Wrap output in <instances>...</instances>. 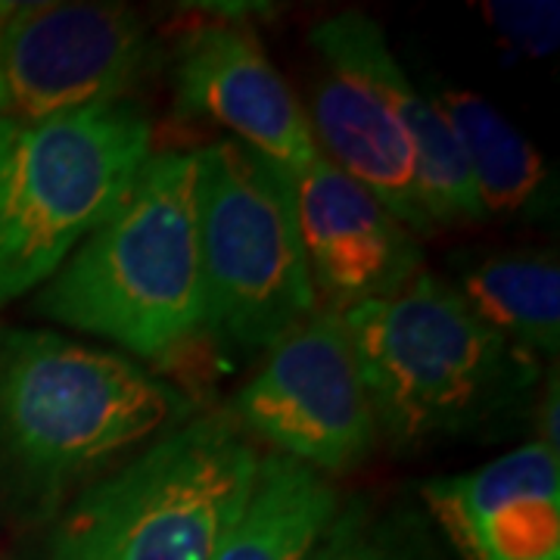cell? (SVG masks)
<instances>
[{
    "mask_svg": "<svg viewBox=\"0 0 560 560\" xmlns=\"http://www.w3.org/2000/svg\"><path fill=\"white\" fill-rule=\"evenodd\" d=\"M259 460L228 415H190L84 486L40 560H215Z\"/></svg>",
    "mask_w": 560,
    "mask_h": 560,
    "instance_id": "cell-4",
    "label": "cell"
},
{
    "mask_svg": "<svg viewBox=\"0 0 560 560\" xmlns=\"http://www.w3.org/2000/svg\"><path fill=\"white\" fill-rule=\"evenodd\" d=\"M458 296L529 355H558L560 265L548 253H492L460 261Z\"/></svg>",
    "mask_w": 560,
    "mask_h": 560,
    "instance_id": "cell-16",
    "label": "cell"
},
{
    "mask_svg": "<svg viewBox=\"0 0 560 560\" xmlns=\"http://www.w3.org/2000/svg\"><path fill=\"white\" fill-rule=\"evenodd\" d=\"M420 495L464 560H560V460L529 442Z\"/></svg>",
    "mask_w": 560,
    "mask_h": 560,
    "instance_id": "cell-11",
    "label": "cell"
},
{
    "mask_svg": "<svg viewBox=\"0 0 560 560\" xmlns=\"http://www.w3.org/2000/svg\"><path fill=\"white\" fill-rule=\"evenodd\" d=\"M156 62L160 44L125 3H16L0 32V119L125 103Z\"/></svg>",
    "mask_w": 560,
    "mask_h": 560,
    "instance_id": "cell-8",
    "label": "cell"
},
{
    "mask_svg": "<svg viewBox=\"0 0 560 560\" xmlns=\"http://www.w3.org/2000/svg\"><path fill=\"white\" fill-rule=\"evenodd\" d=\"M228 418L318 474H349L381 440L340 312L318 308L265 355Z\"/></svg>",
    "mask_w": 560,
    "mask_h": 560,
    "instance_id": "cell-7",
    "label": "cell"
},
{
    "mask_svg": "<svg viewBox=\"0 0 560 560\" xmlns=\"http://www.w3.org/2000/svg\"><path fill=\"white\" fill-rule=\"evenodd\" d=\"M482 10L501 38L529 57H548L558 47V3H486Z\"/></svg>",
    "mask_w": 560,
    "mask_h": 560,
    "instance_id": "cell-18",
    "label": "cell"
},
{
    "mask_svg": "<svg viewBox=\"0 0 560 560\" xmlns=\"http://www.w3.org/2000/svg\"><path fill=\"white\" fill-rule=\"evenodd\" d=\"M197 156V228L202 259V337L224 352H271L318 312L293 172L237 140Z\"/></svg>",
    "mask_w": 560,
    "mask_h": 560,
    "instance_id": "cell-6",
    "label": "cell"
},
{
    "mask_svg": "<svg viewBox=\"0 0 560 560\" xmlns=\"http://www.w3.org/2000/svg\"><path fill=\"white\" fill-rule=\"evenodd\" d=\"M13 7H16V3H3V0H0V32H3V22H7V16L13 13Z\"/></svg>",
    "mask_w": 560,
    "mask_h": 560,
    "instance_id": "cell-20",
    "label": "cell"
},
{
    "mask_svg": "<svg viewBox=\"0 0 560 560\" xmlns=\"http://www.w3.org/2000/svg\"><path fill=\"white\" fill-rule=\"evenodd\" d=\"M302 246L318 300L352 312L386 300L423 271L420 241L364 187L320 156L293 175Z\"/></svg>",
    "mask_w": 560,
    "mask_h": 560,
    "instance_id": "cell-10",
    "label": "cell"
},
{
    "mask_svg": "<svg viewBox=\"0 0 560 560\" xmlns=\"http://www.w3.org/2000/svg\"><path fill=\"white\" fill-rule=\"evenodd\" d=\"M342 320L377 430L399 448L480 433L517 411L539 381L536 355L495 334L430 271Z\"/></svg>",
    "mask_w": 560,
    "mask_h": 560,
    "instance_id": "cell-2",
    "label": "cell"
},
{
    "mask_svg": "<svg viewBox=\"0 0 560 560\" xmlns=\"http://www.w3.org/2000/svg\"><path fill=\"white\" fill-rule=\"evenodd\" d=\"M172 84L178 116L219 125L287 172L300 175L320 160L293 88L237 22H202L187 32L175 50Z\"/></svg>",
    "mask_w": 560,
    "mask_h": 560,
    "instance_id": "cell-9",
    "label": "cell"
},
{
    "mask_svg": "<svg viewBox=\"0 0 560 560\" xmlns=\"http://www.w3.org/2000/svg\"><path fill=\"white\" fill-rule=\"evenodd\" d=\"M153 156L138 103L0 119V305L44 287L116 212Z\"/></svg>",
    "mask_w": 560,
    "mask_h": 560,
    "instance_id": "cell-5",
    "label": "cell"
},
{
    "mask_svg": "<svg viewBox=\"0 0 560 560\" xmlns=\"http://www.w3.org/2000/svg\"><path fill=\"white\" fill-rule=\"evenodd\" d=\"M308 125L320 156L364 187L415 237L433 234L418 187L415 147L374 84L327 66L312 94Z\"/></svg>",
    "mask_w": 560,
    "mask_h": 560,
    "instance_id": "cell-13",
    "label": "cell"
},
{
    "mask_svg": "<svg viewBox=\"0 0 560 560\" xmlns=\"http://www.w3.org/2000/svg\"><path fill=\"white\" fill-rule=\"evenodd\" d=\"M305 560H448V555L420 511L399 501L355 495L340 501Z\"/></svg>",
    "mask_w": 560,
    "mask_h": 560,
    "instance_id": "cell-17",
    "label": "cell"
},
{
    "mask_svg": "<svg viewBox=\"0 0 560 560\" xmlns=\"http://www.w3.org/2000/svg\"><path fill=\"white\" fill-rule=\"evenodd\" d=\"M433 103L458 138L482 215L514 219L548 202V162L492 103L458 88H440Z\"/></svg>",
    "mask_w": 560,
    "mask_h": 560,
    "instance_id": "cell-15",
    "label": "cell"
},
{
    "mask_svg": "<svg viewBox=\"0 0 560 560\" xmlns=\"http://www.w3.org/2000/svg\"><path fill=\"white\" fill-rule=\"evenodd\" d=\"M38 315L150 361L202 330L197 156L162 150L128 197L40 287Z\"/></svg>",
    "mask_w": 560,
    "mask_h": 560,
    "instance_id": "cell-3",
    "label": "cell"
},
{
    "mask_svg": "<svg viewBox=\"0 0 560 560\" xmlns=\"http://www.w3.org/2000/svg\"><path fill=\"white\" fill-rule=\"evenodd\" d=\"M541 445L558 452V377L548 383V401L541 408Z\"/></svg>",
    "mask_w": 560,
    "mask_h": 560,
    "instance_id": "cell-19",
    "label": "cell"
},
{
    "mask_svg": "<svg viewBox=\"0 0 560 560\" xmlns=\"http://www.w3.org/2000/svg\"><path fill=\"white\" fill-rule=\"evenodd\" d=\"M190 418V401L119 352L0 327V486L47 517L81 482Z\"/></svg>",
    "mask_w": 560,
    "mask_h": 560,
    "instance_id": "cell-1",
    "label": "cell"
},
{
    "mask_svg": "<svg viewBox=\"0 0 560 560\" xmlns=\"http://www.w3.org/2000/svg\"><path fill=\"white\" fill-rule=\"evenodd\" d=\"M308 40L327 66L346 69L374 84L396 109L415 147L420 202L433 231L486 219L452 125L445 121L433 97L420 94L418 84L396 62L381 22L355 10L337 13L330 20H320Z\"/></svg>",
    "mask_w": 560,
    "mask_h": 560,
    "instance_id": "cell-12",
    "label": "cell"
},
{
    "mask_svg": "<svg viewBox=\"0 0 560 560\" xmlns=\"http://www.w3.org/2000/svg\"><path fill=\"white\" fill-rule=\"evenodd\" d=\"M340 501L324 474L300 460L268 455L259 460L253 492L215 560H305Z\"/></svg>",
    "mask_w": 560,
    "mask_h": 560,
    "instance_id": "cell-14",
    "label": "cell"
}]
</instances>
